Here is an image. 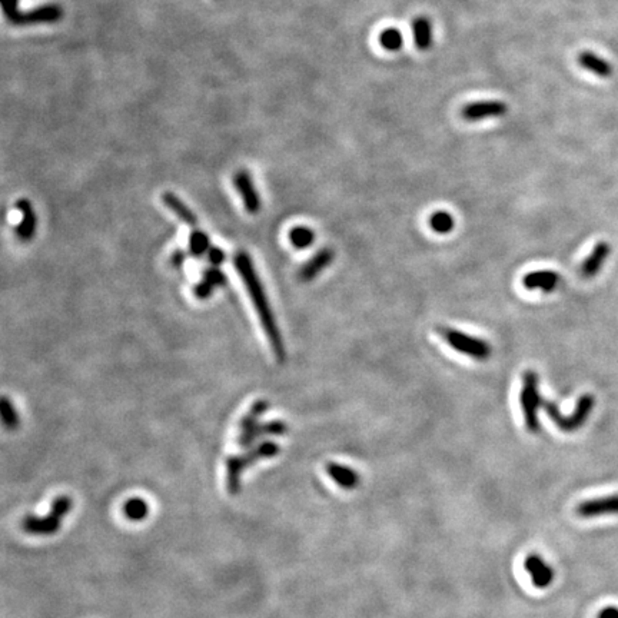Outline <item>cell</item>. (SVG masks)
Wrapping results in <instances>:
<instances>
[{"mask_svg":"<svg viewBox=\"0 0 618 618\" xmlns=\"http://www.w3.org/2000/svg\"><path fill=\"white\" fill-rule=\"evenodd\" d=\"M206 255H208V261L211 262L212 266H219L225 261V252L218 247H211V249L208 251Z\"/></svg>","mask_w":618,"mask_h":618,"instance_id":"obj_30","label":"cell"},{"mask_svg":"<svg viewBox=\"0 0 618 618\" xmlns=\"http://www.w3.org/2000/svg\"><path fill=\"white\" fill-rule=\"evenodd\" d=\"M185 259H186V255H185V252L180 251V249H176V251L172 254V257H171V262H172V265H173L175 268H180V266L183 265Z\"/></svg>","mask_w":618,"mask_h":618,"instance_id":"obj_31","label":"cell"},{"mask_svg":"<svg viewBox=\"0 0 618 618\" xmlns=\"http://www.w3.org/2000/svg\"><path fill=\"white\" fill-rule=\"evenodd\" d=\"M279 445L273 441H264L255 447L248 448L244 454L229 455L225 461L226 466V490L230 495L240 494L242 490V474L245 468L262 459H269L278 455Z\"/></svg>","mask_w":618,"mask_h":618,"instance_id":"obj_2","label":"cell"},{"mask_svg":"<svg viewBox=\"0 0 618 618\" xmlns=\"http://www.w3.org/2000/svg\"><path fill=\"white\" fill-rule=\"evenodd\" d=\"M594 404H595L594 397L590 394H584L580 397L574 412L569 416H564L560 412L558 407L552 401H544V409H545L547 415L551 418V421L560 428L561 431L573 433V431H577L579 428H581L587 422V419L594 408Z\"/></svg>","mask_w":618,"mask_h":618,"instance_id":"obj_6","label":"cell"},{"mask_svg":"<svg viewBox=\"0 0 618 618\" xmlns=\"http://www.w3.org/2000/svg\"><path fill=\"white\" fill-rule=\"evenodd\" d=\"M508 112V106L502 101H477L462 108L461 116L468 122L502 118Z\"/></svg>","mask_w":618,"mask_h":618,"instance_id":"obj_8","label":"cell"},{"mask_svg":"<svg viewBox=\"0 0 618 618\" xmlns=\"http://www.w3.org/2000/svg\"><path fill=\"white\" fill-rule=\"evenodd\" d=\"M226 283H228L226 275L218 266H211L204 271L202 279L195 285L194 294L198 299L205 301L214 294L216 288H222Z\"/></svg>","mask_w":618,"mask_h":618,"instance_id":"obj_15","label":"cell"},{"mask_svg":"<svg viewBox=\"0 0 618 618\" xmlns=\"http://www.w3.org/2000/svg\"><path fill=\"white\" fill-rule=\"evenodd\" d=\"M233 185L236 187L237 194L241 195V199L244 202V206L248 214H258L261 209V198L255 187L254 179L251 173L245 169L237 171L233 176Z\"/></svg>","mask_w":618,"mask_h":618,"instance_id":"obj_9","label":"cell"},{"mask_svg":"<svg viewBox=\"0 0 618 618\" xmlns=\"http://www.w3.org/2000/svg\"><path fill=\"white\" fill-rule=\"evenodd\" d=\"M430 226L435 233L447 235L454 230L455 221L452 215L447 211H437L430 216Z\"/></svg>","mask_w":618,"mask_h":618,"instance_id":"obj_26","label":"cell"},{"mask_svg":"<svg viewBox=\"0 0 618 618\" xmlns=\"http://www.w3.org/2000/svg\"><path fill=\"white\" fill-rule=\"evenodd\" d=\"M598 618H618V608L617 607H605L600 611Z\"/></svg>","mask_w":618,"mask_h":618,"instance_id":"obj_32","label":"cell"},{"mask_svg":"<svg viewBox=\"0 0 618 618\" xmlns=\"http://www.w3.org/2000/svg\"><path fill=\"white\" fill-rule=\"evenodd\" d=\"M233 265L236 272L240 273L241 279L244 280L245 288L249 294V298L255 307L257 315L261 321V325L264 328L265 335L269 341V345L272 348V352L275 354V358L279 362L287 361V350H285L283 338L280 335L279 326L276 323V318L271 309L266 292L264 285L255 271L254 262L251 257L245 251H240L233 258Z\"/></svg>","mask_w":618,"mask_h":618,"instance_id":"obj_1","label":"cell"},{"mask_svg":"<svg viewBox=\"0 0 618 618\" xmlns=\"http://www.w3.org/2000/svg\"><path fill=\"white\" fill-rule=\"evenodd\" d=\"M123 515L130 521H142L149 514V505L142 498H130L123 504Z\"/></svg>","mask_w":618,"mask_h":618,"instance_id":"obj_24","label":"cell"},{"mask_svg":"<svg viewBox=\"0 0 618 618\" xmlns=\"http://www.w3.org/2000/svg\"><path fill=\"white\" fill-rule=\"evenodd\" d=\"M610 252H611V247H610L607 242H598V244L593 248L591 254H590V255L586 258V261L581 264L580 275H581L583 278H586V279L594 278V276L600 272V269L602 268V265H604L605 259L608 258Z\"/></svg>","mask_w":618,"mask_h":618,"instance_id":"obj_18","label":"cell"},{"mask_svg":"<svg viewBox=\"0 0 618 618\" xmlns=\"http://www.w3.org/2000/svg\"><path fill=\"white\" fill-rule=\"evenodd\" d=\"M0 4H2V11H4L6 19L12 25L18 26L19 18L22 15V12L19 11V0H0Z\"/></svg>","mask_w":618,"mask_h":618,"instance_id":"obj_29","label":"cell"},{"mask_svg":"<svg viewBox=\"0 0 618 618\" xmlns=\"http://www.w3.org/2000/svg\"><path fill=\"white\" fill-rule=\"evenodd\" d=\"M379 43L385 51L400 52L404 47V36L397 27H388L379 35Z\"/></svg>","mask_w":618,"mask_h":618,"instance_id":"obj_25","label":"cell"},{"mask_svg":"<svg viewBox=\"0 0 618 618\" xmlns=\"http://www.w3.org/2000/svg\"><path fill=\"white\" fill-rule=\"evenodd\" d=\"M290 241L297 249H307L315 242V232L304 225L294 226L290 230Z\"/></svg>","mask_w":618,"mask_h":618,"instance_id":"obj_22","label":"cell"},{"mask_svg":"<svg viewBox=\"0 0 618 618\" xmlns=\"http://www.w3.org/2000/svg\"><path fill=\"white\" fill-rule=\"evenodd\" d=\"M162 202L165 204V206L169 211H172L178 216V219H180L186 225H189V226L198 225V216L195 215V212L173 192H165L162 195Z\"/></svg>","mask_w":618,"mask_h":618,"instance_id":"obj_20","label":"cell"},{"mask_svg":"<svg viewBox=\"0 0 618 618\" xmlns=\"http://www.w3.org/2000/svg\"><path fill=\"white\" fill-rule=\"evenodd\" d=\"M288 433V425L280 419L261 422L259 425V438L261 437H280Z\"/></svg>","mask_w":618,"mask_h":618,"instance_id":"obj_28","label":"cell"},{"mask_svg":"<svg viewBox=\"0 0 618 618\" xmlns=\"http://www.w3.org/2000/svg\"><path fill=\"white\" fill-rule=\"evenodd\" d=\"M211 249V241L209 236L201 230L195 229L192 230L191 236H189V254L195 258H201Z\"/></svg>","mask_w":618,"mask_h":618,"instance_id":"obj_23","label":"cell"},{"mask_svg":"<svg viewBox=\"0 0 618 618\" xmlns=\"http://www.w3.org/2000/svg\"><path fill=\"white\" fill-rule=\"evenodd\" d=\"M577 514L583 518H595L618 514V494L587 500L579 504Z\"/></svg>","mask_w":618,"mask_h":618,"instance_id":"obj_12","label":"cell"},{"mask_svg":"<svg viewBox=\"0 0 618 618\" xmlns=\"http://www.w3.org/2000/svg\"><path fill=\"white\" fill-rule=\"evenodd\" d=\"M524 568H526V571L530 574L534 587L544 590L552 584L554 577H555L554 568L551 565H548L541 555H538V554L529 555L524 560Z\"/></svg>","mask_w":618,"mask_h":618,"instance_id":"obj_11","label":"cell"},{"mask_svg":"<svg viewBox=\"0 0 618 618\" xmlns=\"http://www.w3.org/2000/svg\"><path fill=\"white\" fill-rule=\"evenodd\" d=\"M63 18V9L61 5L47 4L22 12L18 26H33V25H51L56 23Z\"/></svg>","mask_w":618,"mask_h":618,"instance_id":"obj_10","label":"cell"},{"mask_svg":"<svg viewBox=\"0 0 618 618\" xmlns=\"http://www.w3.org/2000/svg\"><path fill=\"white\" fill-rule=\"evenodd\" d=\"M16 208L18 211L22 214V219L18 223L15 233L18 236V240L20 242H30L35 235H36V229H37V216L36 212L30 204L29 199L22 198L16 202Z\"/></svg>","mask_w":618,"mask_h":618,"instance_id":"obj_13","label":"cell"},{"mask_svg":"<svg viewBox=\"0 0 618 618\" xmlns=\"http://www.w3.org/2000/svg\"><path fill=\"white\" fill-rule=\"evenodd\" d=\"M519 404L524 416L526 428L531 434H537L541 431V424L538 411L540 407L544 405V400L540 394V378L536 371L527 369L522 373V385L519 394Z\"/></svg>","mask_w":618,"mask_h":618,"instance_id":"obj_4","label":"cell"},{"mask_svg":"<svg viewBox=\"0 0 618 618\" xmlns=\"http://www.w3.org/2000/svg\"><path fill=\"white\" fill-rule=\"evenodd\" d=\"M269 402L265 400H258L248 414L240 422V435H237V444L240 447L248 450L251 448L257 440L259 438V419L268 411Z\"/></svg>","mask_w":618,"mask_h":618,"instance_id":"obj_7","label":"cell"},{"mask_svg":"<svg viewBox=\"0 0 618 618\" xmlns=\"http://www.w3.org/2000/svg\"><path fill=\"white\" fill-rule=\"evenodd\" d=\"M412 33L415 46L419 51H430L433 46V25L426 16H416L412 20Z\"/></svg>","mask_w":618,"mask_h":618,"instance_id":"obj_21","label":"cell"},{"mask_svg":"<svg viewBox=\"0 0 618 618\" xmlns=\"http://www.w3.org/2000/svg\"><path fill=\"white\" fill-rule=\"evenodd\" d=\"M335 254L329 248L319 249L311 259H308L299 269L298 276L302 282L314 280L321 272H323L334 261Z\"/></svg>","mask_w":618,"mask_h":618,"instance_id":"obj_16","label":"cell"},{"mask_svg":"<svg viewBox=\"0 0 618 618\" xmlns=\"http://www.w3.org/2000/svg\"><path fill=\"white\" fill-rule=\"evenodd\" d=\"M437 334L457 352L464 354L475 361H487L491 357V347L487 341L465 334L451 326L440 325L435 328Z\"/></svg>","mask_w":618,"mask_h":618,"instance_id":"obj_5","label":"cell"},{"mask_svg":"<svg viewBox=\"0 0 618 618\" xmlns=\"http://www.w3.org/2000/svg\"><path fill=\"white\" fill-rule=\"evenodd\" d=\"M0 411H2L4 425L8 428V430H16V428L20 425V418L13 402L8 397L2 398V407H0Z\"/></svg>","mask_w":618,"mask_h":618,"instance_id":"obj_27","label":"cell"},{"mask_svg":"<svg viewBox=\"0 0 618 618\" xmlns=\"http://www.w3.org/2000/svg\"><path fill=\"white\" fill-rule=\"evenodd\" d=\"M326 474L329 477L334 480L340 487L345 488V490H354L359 486L361 483V477L359 474L352 469L351 466L338 464V462H328L326 466Z\"/></svg>","mask_w":618,"mask_h":618,"instance_id":"obj_17","label":"cell"},{"mask_svg":"<svg viewBox=\"0 0 618 618\" xmlns=\"http://www.w3.org/2000/svg\"><path fill=\"white\" fill-rule=\"evenodd\" d=\"M577 61H579V65H580L583 69L591 72L593 75H595V76H598V78L607 79V78L612 76V73H614V68H612V65H611L608 61L602 59L601 56L595 55L594 52H590V51L581 52V54L579 55V59H577Z\"/></svg>","mask_w":618,"mask_h":618,"instance_id":"obj_19","label":"cell"},{"mask_svg":"<svg viewBox=\"0 0 618 618\" xmlns=\"http://www.w3.org/2000/svg\"><path fill=\"white\" fill-rule=\"evenodd\" d=\"M73 500L68 495H61L54 500L51 512L46 517H35L27 514L22 519V529L32 536H52L61 530L63 518L72 511Z\"/></svg>","mask_w":618,"mask_h":618,"instance_id":"obj_3","label":"cell"},{"mask_svg":"<svg viewBox=\"0 0 618 618\" xmlns=\"http://www.w3.org/2000/svg\"><path fill=\"white\" fill-rule=\"evenodd\" d=\"M560 283V275L555 271H533L524 275L522 278V285L529 291H543L545 294H550L557 290Z\"/></svg>","mask_w":618,"mask_h":618,"instance_id":"obj_14","label":"cell"}]
</instances>
